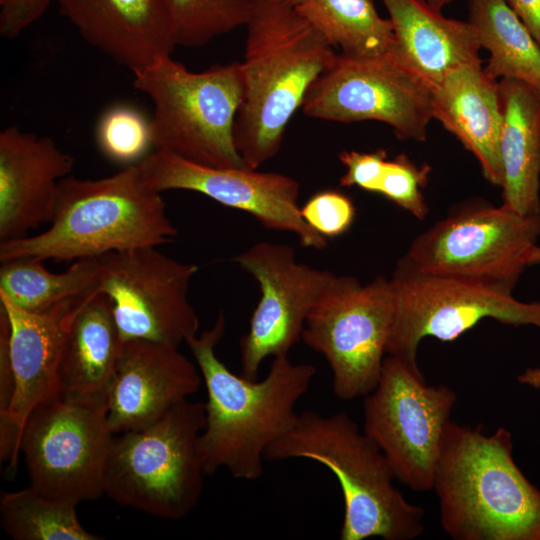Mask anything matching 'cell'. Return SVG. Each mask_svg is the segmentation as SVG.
Segmentation results:
<instances>
[{"mask_svg":"<svg viewBox=\"0 0 540 540\" xmlns=\"http://www.w3.org/2000/svg\"><path fill=\"white\" fill-rule=\"evenodd\" d=\"M225 317L187 340L207 391L201 450L206 475L220 468L235 479L254 481L264 473L266 449L292 426L298 401L317 372L312 364L273 358L261 381L234 374L216 355Z\"/></svg>","mask_w":540,"mask_h":540,"instance_id":"obj_1","label":"cell"},{"mask_svg":"<svg viewBox=\"0 0 540 540\" xmlns=\"http://www.w3.org/2000/svg\"><path fill=\"white\" fill-rule=\"evenodd\" d=\"M236 149L258 169L280 150L286 126L336 53L290 0H255L246 23Z\"/></svg>","mask_w":540,"mask_h":540,"instance_id":"obj_2","label":"cell"},{"mask_svg":"<svg viewBox=\"0 0 540 540\" xmlns=\"http://www.w3.org/2000/svg\"><path fill=\"white\" fill-rule=\"evenodd\" d=\"M442 529L455 540H540V490L513 458L512 434L485 435L451 419L433 488Z\"/></svg>","mask_w":540,"mask_h":540,"instance_id":"obj_3","label":"cell"},{"mask_svg":"<svg viewBox=\"0 0 540 540\" xmlns=\"http://www.w3.org/2000/svg\"><path fill=\"white\" fill-rule=\"evenodd\" d=\"M50 226L0 243V262L34 257L56 262L171 242L178 234L161 193L145 182L138 163L99 179L60 181Z\"/></svg>","mask_w":540,"mask_h":540,"instance_id":"obj_4","label":"cell"},{"mask_svg":"<svg viewBox=\"0 0 540 540\" xmlns=\"http://www.w3.org/2000/svg\"><path fill=\"white\" fill-rule=\"evenodd\" d=\"M264 458L309 459L335 475L344 503L341 540H412L424 531V509L404 497L386 456L345 412L298 413Z\"/></svg>","mask_w":540,"mask_h":540,"instance_id":"obj_5","label":"cell"},{"mask_svg":"<svg viewBox=\"0 0 540 540\" xmlns=\"http://www.w3.org/2000/svg\"><path fill=\"white\" fill-rule=\"evenodd\" d=\"M205 424V404L187 399L144 428L115 434L105 494L163 519L186 517L199 502L206 476L200 443Z\"/></svg>","mask_w":540,"mask_h":540,"instance_id":"obj_6","label":"cell"},{"mask_svg":"<svg viewBox=\"0 0 540 540\" xmlns=\"http://www.w3.org/2000/svg\"><path fill=\"white\" fill-rule=\"evenodd\" d=\"M134 87L151 99L152 144L191 162L247 167L234 142L243 98L241 63L192 72L171 56L133 73Z\"/></svg>","mask_w":540,"mask_h":540,"instance_id":"obj_7","label":"cell"},{"mask_svg":"<svg viewBox=\"0 0 540 540\" xmlns=\"http://www.w3.org/2000/svg\"><path fill=\"white\" fill-rule=\"evenodd\" d=\"M389 281L394 313L386 354L417 372L418 346L426 337L450 342L486 318L540 329V302L519 301L497 284L424 274L400 260Z\"/></svg>","mask_w":540,"mask_h":540,"instance_id":"obj_8","label":"cell"},{"mask_svg":"<svg viewBox=\"0 0 540 540\" xmlns=\"http://www.w3.org/2000/svg\"><path fill=\"white\" fill-rule=\"evenodd\" d=\"M539 237L540 214H522L503 203H470L417 236L399 260L420 273L483 281L513 291Z\"/></svg>","mask_w":540,"mask_h":540,"instance_id":"obj_9","label":"cell"},{"mask_svg":"<svg viewBox=\"0 0 540 540\" xmlns=\"http://www.w3.org/2000/svg\"><path fill=\"white\" fill-rule=\"evenodd\" d=\"M114 435L106 398L58 394L41 403L27 419L20 443L29 486L76 505L102 496Z\"/></svg>","mask_w":540,"mask_h":540,"instance_id":"obj_10","label":"cell"},{"mask_svg":"<svg viewBox=\"0 0 540 540\" xmlns=\"http://www.w3.org/2000/svg\"><path fill=\"white\" fill-rule=\"evenodd\" d=\"M394 302L389 279L362 284L334 274L306 319L301 339L320 353L342 401L364 397L380 379Z\"/></svg>","mask_w":540,"mask_h":540,"instance_id":"obj_11","label":"cell"},{"mask_svg":"<svg viewBox=\"0 0 540 540\" xmlns=\"http://www.w3.org/2000/svg\"><path fill=\"white\" fill-rule=\"evenodd\" d=\"M457 402L446 385H428L401 359L384 358L375 389L364 396L363 431L389 461L397 481L432 490L442 435Z\"/></svg>","mask_w":540,"mask_h":540,"instance_id":"obj_12","label":"cell"},{"mask_svg":"<svg viewBox=\"0 0 540 540\" xmlns=\"http://www.w3.org/2000/svg\"><path fill=\"white\" fill-rule=\"evenodd\" d=\"M302 109L308 117L342 123L376 120L400 139L425 141L433 119L431 88L387 52L336 54L309 87Z\"/></svg>","mask_w":540,"mask_h":540,"instance_id":"obj_13","label":"cell"},{"mask_svg":"<svg viewBox=\"0 0 540 540\" xmlns=\"http://www.w3.org/2000/svg\"><path fill=\"white\" fill-rule=\"evenodd\" d=\"M97 258L95 293L110 301L122 343L147 340L179 347L197 335L199 318L188 290L198 266L168 257L154 246Z\"/></svg>","mask_w":540,"mask_h":540,"instance_id":"obj_14","label":"cell"},{"mask_svg":"<svg viewBox=\"0 0 540 540\" xmlns=\"http://www.w3.org/2000/svg\"><path fill=\"white\" fill-rule=\"evenodd\" d=\"M235 261L257 281L260 299L240 339L241 375L257 380L267 357L288 355L302 337L306 319L334 273L297 260L287 245L259 242Z\"/></svg>","mask_w":540,"mask_h":540,"instance_id":"obj_15","label":"cell"},{"mask_svg":"<svg viewBox=\"0 0 540 540\" xmlns=\"http://www.w3.org/2000/svg\"><path fill=\"white\" fill-rule=\"evenodd\" d=\"M138 165L145 182L156 192H198L250 214L270 230L294 234L304 247H327V239L303 219L298 205L299 183L288 175L249 167H210L157 150Z\"/></svg>","mask_w":540,"mask_h":540,"instance_id":"obj_16","label":"cell"},{"mask_svg":"<svg viewBox=\"0 0 540 540\" xmlns=\"http://www.w3.org/2000/svg\"><path fill=\"white\" fill-rule=\"evenodd\" d=\"M79 299L60 302L42 312H29L0 295V306L9 321V355L14 377L10 407L0 415V458L8 461L12 473L16 471L27 419L38 405L59 394L66 325Z\"/></svg>","mask_w":540,"mask_h":540,"instance_id":"obj_17","label":"cell"},{"mask_svg":"<svg viewBox=\"0 0 540 540\" xmlns=\"http://www.w3.org/2000/svg\"><path fill=\"white\" fill-rule=\"evenodd\" d=\"M202 376L177 346L129 340L122 343L106 391L114 434L144 428L198 391Z\"/></svg>","mask_w":540,"mask_h":540,"instance_id":"obj_18","label":"cell"},{"mask_svg":"<svg viewBox=\"0 0 540 540\" xmlns=\"http://www.w3.org/2000/svg\"><path fill=\"white\" fill-rule=\"evenodd\" d=\"M73 167L48 137L16 126L0 132V243L51 222L60 181Z\"/></svg>","mask_w":540,"mask_h":540,"instance_id":"obj_19","label":"cell"},{"mask_svg":"<svg viewBox=\"0 0 540 540\" xmlns=\"http://www.w3.org/2000/svg\"><path fill=\"white\" fill-rule=\"evenodd\" d=\"M81 37L132 73L171 56L176 45L166 0H57Z\"/></svg>","mask_w":540,"mask_h":540,"instance_id":"obj_20","label":"cell"},{"mask_svg":"<svg viewBox=\"0 0 540 540\" xmlns=\"http://www.w3.org/2000/svg\"><path fill=\"white\" fill-rule=\"evenodd\" d=\"M392 25L389 53L431 89L453 70L482 62L473 24L446 18L425 0H382Z\"/></svg>","mask_w":540,"mask_h":540,"instance_id":"obj_21","label":"cell"},{"mask_svg":"<svg viewBox=\"0 0 540 540\" xmlns=\"http://www.w3.org/2000/svg\"><path fill=\"white\" fill-rule=\"evenodd\" d=\"M431 92L433 118L474 155L486 180L500 186L502 110L498 82L478 62L453 70Z\"/></svg>","mask_w":540,"mask_h":540,"instance_id":"obj_22","label":"cell"},{"mask_svg":"<svg viewBox=\"0 0 540 540\" xmlns=\"http://www.w3.org/2000/svg\"><path fill=\"white\" fill-rule=\"evenodd\" d=\"M122 341L108 298L79 299L68 319L59 366V394L106 398Z\"/></svg>","mask_w":540,"mask_h":540,"instance_id":"obj_23","label":"cell"},{"mask_svg":"<svg viewBox=\"0 0 540 540\" xmlns=\"http://www.w3.org/2000/svg\"><path fill=\"white\" fill-rule=\"evenodd\" d=\"M498 84L503 204L522 214H540V93L515 79L502 78Z\"/></svg>","mask_w":540,"mask_h":540,"instance_id":"obj_24","label":"cell"},{"mask_svg":"<svg viewBox=\"0 0 540 540\" xmlns=\"http://www.w3.org/2000/svg\"><path fill=\"white\" fill-rule=\"evenodd\" d=\"M469 15L490 54L487 75L521 81L540 93V46L506 2L469 0Z\"/></svg>","mask_w":540,"mask_h":540,"instance_id":"obj_25","label":"cell"},{"mask_svg":"<svg viewBox=\"0 0 540 540\" xmlns=\"http://www.w3.org/2000/svg\"><path fill=\"white\" fill-rule=\"evenodd\" d=\"M100 276L98 258L74 261L62 273L49 271L44 260L21 257L1 262L0 295L29 312L94 294Z\"/></svg>","mask_w":540,"mask_h":540,"instance_id":"obj_26","label":"cell"},{"mask_svg":"<svg viewBox=\"0 0 540 540\" xmlns=\"http://www.w3.org/2000/svg\"><path fill=\"white\" fill-rule=\"evenodd\" d=\"M298 12L341 53L364 57L389 51L392 25L372 0H301Z\"/></svg>","mask_w":540,"mask_h":540,"instance_id":"obj_27","label":"cell"},{"mask_svg":"<svg viewBox=\"0 0 540 540\" xmlns=\"http://www.w3.org/2000/svg\"><path fill=\"white\" fill-rule=\"evenodd\" d=\"M76 504L46 497L28 486L3 492L0 524L15 540H99L79 522Z\"/></svg>","mask_w":540,"mask_h":540,"instance_id":"obj_28","label":"cell"},{"mask_svg":"<svg viewBox=\"0 0 540 540\" xmlns=\"http://www.w3.org/2000/svg\"><path fill=\"white\" fill-rule=\"evenodd\" d=\"M255 0H166L176 45L198 47L245 26Z\"/></svg>","mask_w":540,"mask_h":540,"instance_id":"obj_29","label":"cell"},{"mask_svg":"<svg viewBox=\"0 0 540 540\" xmlns=\"http://www.w3.org/2000/svg\"><path fill=\"white\" fill-rule=\"evenodd\" d=\"M96 135L102 153L126 166L139 163L153 146L150 120L126 105L108 109L100 118Z\"/></svg>","mask_w":540,"mask_h":540,"instance_id":"obj_30","label":"cell"},{"mask_svg":"<svg viewBox=\"0 0 540 540\" xmlns=\"http://www.w3.org/2000/svg\"><path fill=\"white\" fill-rule=\"evenodd\" d=\"M430 170L428 165L417 166L405 154L387 159L377 193L422 220L428 214L423 189Z\"/></svg>","mask_w":540,"mask_h":540,"instance_id":"obj_31","label":"cell"},{"mask_svg":"<svg viewBox=\"0 0 540 540\" xmlns=\"http://www.w3.org/2000/svg\"><path fill=\"white\" fill-rule=\"evenodd\" d=\"M306 223L326 239L346 233L352 226L355 206L347 195L336 190H323L311 196L301 207Z\"/></svg>","mask_w":540,"mask_h":540,"instance_id":"obj_32","label":"cell"},{"mask_svg":"<svg viewBox=\"0 0 540 540\" xmlns=\"http://www.w3.org/2000/svg\"><path fill=\"white\" fill-rule=\"evenodd\" d=\"M339 159L346 167L345 174L340 178L342 186H357L365 191L377 193L387 161L385 150L343 151Z\"/></svg>","mask_w":540,"mask_h":540,"instance_id":"obj_33","label":"cell"},{"mask_svg":"<svg viewBox=\"0 0 540 540\" xmlns=\"http://www.w3.org/2000/svg\"><path fill=\"white\" fill-rule=\"evenodd\" d=\"M51 0H0V35L16 38L26 27L38 20Z\"/></svg>","mask_w":540,"mask_h":540,"instance_id":"obj_34","label":"cell"},{"mask_svg":"<svg viewBox=\"0 0 540 540\" xmlns=\"http://www.w3.org/2000/svg\"><path fill=\"white\" fill-rule=\"evenodd\" d=\"M9 334L8 317L0 306V415L8 411L14 394V377L9 355Z\"/></svg>","mask_w":540,"mask_h":540,"instance_id":"obj_35","label":"cell"},{"mask_svg":"<svg viewBox=\"0 0 540 540\" xmlns=\"http://www.w3.org/2000/svg\"><path fill=\"white\" fill-rule=\"evenodd\" d=\"M540 46V0H504Z\"/></svg>","mask_w":540,"mask_h":540,"instance_id":"obj_36","label":"cell"},{"mask_svg":"<svg viewBox=\"0 0 540 540\" xmlns=\"http://www.w3.org/2000/svg\"><path fill=\"white\" fill-rule=\"evenodd\" d=\"M519 383L540 390V367L526 368L517 376Z\"/></svg>","mask_w":540,"mask_h":540,"instance_id":"obj_37","label":"cell"},{"mask_svg":"<svg viewBox=\"0 0 540 540\" xmlns=\"http://www.w3.org/2000/svg\"><path fill=\"white\" fill-rule=\"evenodd\" d=\"M540 264V247L535 245L528 255V266Z\"/></svg>","mask_w":540,"mask_h":540,"instance_id":"obj_38","label":"cell"},{"mask_svg":"<svg viewBox=\"0 0 540 540\" xmlns=\"http://www.w3.org/2000/svg\"><path fill=\"white\" fill-rule=\"evenodd\" d=\"M425 1L428 2L430 5H432L433 7L441 10L442 7L448 5L453 0H425Z\"/></svg>","mask_w":540,"mask_h":540,"instance_id":"obj_39","label":"cell"},{"mask_svg":"<svg viewBox=\"0 0 540 540\" xmlns=\"http://www.w3.org/2000/svg\"><path fill=\"white\" fill-rule=\"evenodd\" d=\"M294 5L298 4L301 0H290Z\"/></svg>","mask_w":540,"mask_h":540,"instance_id":"obj_40","label":"cell"}]
</instances>
